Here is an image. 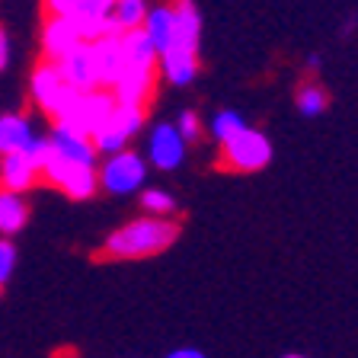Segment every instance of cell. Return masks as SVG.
<instances>
[{
    "label": "cell",
    "mask_w": 358,
    "mask_h": 358,
    "mask_svg": "<svg viewBox=\"0 0 358 358\" xmlns=\"http://www.w3.org/2000/svg\"><path fill=\"white\" fill-rule=\"evenodd\" d=\"M173 38L166 52L157 55L160 71L170 83L186 87L199 74V42H201V16L192 0H173Z\"/></svg>",
    "instance_id": "cell-1"
},
{
    "label": "cell",
    "mask_w": 358,
    "mask_h": 358,
    "mask_svg": "<svg viewBox=\"0 0 358 358\" xmlns=\"http://www.w3.org/2000/svg\"><path fill=\"white\" fill-rule=\"evenodd\" d=\"M176 237H179V224L173 217L144 215L122 224L115 234H109L103 253L112 256V259H144V256L164 253L166 246L176 243Z\"/></svg>",
    "instance_id": "cell-2"
},
{
    "label": "cell",
    "mask_w": 358,
    "mask_h": 358,
    "mask_svg": "<svg viewBox=\"0 0 358 358\" xmlns=\"http://www.w3.org/2000/svg\"><path fill=\"white\" fill-rule=\"evenodd\" d=\"M221 154H224V164L231 166V170L256 173V170H262V166H268V160H272V144H268V138L259 128L243 125L240 131H234L227 141H221Z\"/></svg>",
    "instance_id": "cell-3"
},
{
    "label": "cell",
    "mask_w": 358,
    "mask_h": 358,
    "mask_svg": "<svg viewBox=\"0 0 358 358\" xmlns=\"http://www.w3.org/2000/svg\"><path fill=\"white\" fill-rule=\"evenodd\" d=\"M32 96H36V103L42 106L55 122H61V119H67V112L74 109L80 93H77L74 87H67L58 64L48 61V64H42L36 74H32Z\"/></svg>",
    "instance_id": "cell-4"
},
{
    "label": "cell",
    "mask_w": 358,
    "mask_h": 358,
    "mask_svg": "<svg viewBox=\"0 0 358 358\" xmlns=\"http://www.w3.org/2000/svg\"><path fill=\"white\" fill-rule=\"evenodd\" d=\"M99 186L112 195H131L134 189H141V182L148 179V160L138 157L134 150H115L109 154L103 166L96 170Z\"/></svg>",
    "instance_id": "cell-5"
},
{
    "label": "cell",
    "mask_w": 358,
    "mask_h": 358,
    "mask_svg": "<svg viewBox=\"0 0 358 358\" xmlns=\"http://www.w3.org/2000/svg\"><path fill=\"white\" fill-rule=\"evenodd\" d=\"M141 125H144V106L115 103L112 106V115L106 119V125L93 134L96 154H115V150H125V144L141 131Z\"/></svg>",
    "instance_id": "cell-6"
},
{
    "label": "cell",
    "mask_w": 358,
    "mask_h": 358,
    "mask_svg": "<svg viewBox=\"0 0 358 358\" xmlns=\"http://www.w3.org/2000/svg\"><path fill=\"white\" fill-rule=\"evenodd\" d=\"M42 173L71 199H90L99 189V176L93 164H71V160L52 157V164L45 166Z\"/></svg>",
    "instance_id": "cell-7"
},
{
    "label": "cell",
    "mask_w": 358,
    "mask_h": 358,
    "mask_svg": "<svg viewBox=\"0 0 358 358\" xmlns=\"http://www.w3.org/2000/svg\"><path fill=\"white\" fill-rule=\"evenodd\" d=\"M112 106H115V96H112V93L87 90V93L77 96L74 109L67 112V119H61V122H67V125H74L77 131H83V134L93 138V134L106 125V119L112 115Z\"/></svg>",
    "instance_id": "cell-8"
},
{
    "label": "cell",
    "mask_w": 358,
    "mask_h": 358,
    "mask_svg": "<svg viewBox=\"0 0 358 358\" xmlns=\"http://www.w3.org/2000/svg\"><path fill=\"white\" fill-rule=\"evenodd\" d=\"M55 64H58L64 83L67 87H74L77 93H87V90L99 87L96 61H93V48H90V42H80L74 52H67L64 58H58Z\"/></svg>",
    "instance_id": "cell-9"
},
{
    "label": "cell",
    "mask_w": 358,
    "mask_h": 358,
    "mask_svg": "<svg viewBox=\"0 0 358 358\" xmlns=\"http://www.w3.org/2000/svg\"><path fill=\"white\" fill-rule=\"evenodd\" d=\"M148 157L157 170H176L186 160V138L179 134L176 125H157L150 131Z\"/></svg>",
    "instance_id": "cell-10"
},
{
    "label": "cell",
    "mask_w": 358,
    "mask_h": 358,
    "mask_svg": "<svg viewBox=\"0 0 358 358\" xmlns=\"http://www.w3.org/2000/svg\"><path fill=\"white\" fill-rule=\"evenodd\" d=\"M48 141H52V148H55V157H61V160H71V164H93V160H96V144H93V138L77 131V128L67 125V122H55Z\"/></svg>",
    "instance_id": "cell-11"
},
{
    "label": "cell",
    "mask_w": 358,
    "mask_h": 358,
    "mask_svg": "<svg viewBox=\"0 0 358 358\" xmlns=\"http://www.w3.org/2000/svg\"><path fill=\"white\" fill-rule=\"evenodd\" d=\"M154 80H157V67H125L109 90L115 103L144 106L150 99V93H154Z\"/></svg>",
    "instance_id": "cell-12"
},
{
    "label": "cell",
    "mask_w": 358,
    "mask_h": 358,
    "mask_svg": "<svg viewBox=\"0 0 358 358\" xmlns=\"http://www.w3.org/2000/svg\"><path fill=\"white\" fill-rule=\"evenodd\" d=\"M112 7H115V0H80L74 20H77V29H80L83 42H93L99 36H122L115 29V22L109 20Z\"/></svg>",
    "instance_id": "cell-13"
},
{
    "label": "cell",
    "mask_w": 358,
    "mask_h": 358,
    "mask_svg": "<svg viewBox=\"0 0 358 358\" xmlns=\"http://www.w3.org/2000/svg\"><path fill=\"white\" fill-rule=\"evenodd\" d=\"M80 42H83V36H80V29H77L74 16H52V20L45 22L42 48H45V55H48V61L64 58V55L74 52Z\"/></svg>",
    "instance_id": "cell-14"
},
{
    "label": "cell",
    "mask_w": 358,
    "mask_h": 358,
    "mask_svg": "<svg viewBox=\"0 0 358 358\" xmlns=\"http://www.w3.org/2000/svg\"><path fill=\"white\" fill-rule=\"evenodd\" d=\"M93 61H96L99 87H112L125 71V55H122V36H99L90 42Z\"/></svg>",
    "instance_id": "cell-15"
},
{
    "label": "cell",
    "mask_w": 358,
    "mask_h": 358,
    "mask_svg": "<svg viewBox=\"0 0 358 358\" xmlns=\"http://www.w3.org/2000/svg\"><path fill=\"white\" fill-rule=\"evenodd\" d=\"M0 182H3L7 192H26L36 182V170H32V164L26 160L22 150L3 154V160H0Z\"/></svg>",
    "instance_id": "cell-16"
},
{
    "label": "cell",
    "mask_w": 358,
    "mask_h": 358,
    "mask_svg": "<svg viewBox=\"0 0 358 358\" xmlns=\"http://www.w3.org/2000/svg\"><path fill=\"white\" fill-rule=\"evenodd\" d=\"M122 55H125V67H157V52L141 26L122 32Z\"/></svg>",
    "instance_id": "cell-17"
},
{
    "label": "cell",
    "mask_w": 358,
    "mask_h": 358,
    "mask_svg": "<svg viewBox=\"0 0 358 358\" xmlns=\"http://www.w3.org/2000/svg\"><path fill=\"white\" fill-rule=\"evenodd\" d=\"M141 29L148 32L150 45H154V52H166V45L173 38V7L170 3H160V7H150L148 16H144Z\"/></svg>",
    "instance_id": "cell-18"
},
{
    "label": "cell",
    "mask_w": 358,
    "mask_h": 358,
    "mask_svg": "<svg viewBox=\"0 0 358 358\" xmlns=\"http://www.w3.org/2000/svg\"><path fill=\"white\" fill-rule=\"evenodd\" d=\"M32 125L22 115H0V154H16L32 144Z\"/></svg>",
    "instance_id": "cell-19"
},
{
    "label": "cell",
    "mask_w": 358,
    "mask_h": 358,
    "mask_svg": "<svg viewBox=\"0 0 358 358\" xmlns=\"http://www.w3.org/2000/svg\"><path fill=\"white\" fill-rule=\"evenodd\" d=\"M29 217L26 201L20 199V192H0V234H16L22 231V224Z\"/></svg>",
    "instance_id": "cell-20"
},
{
    "label": "cell",
    "mask_w": 358,
    "mask_h": 358,
    "mask_svg": "<svg viewBox=\"0 0 358 358\" xmlns=\"http://www.w3.org/2000/svg\"><path fill=\"white\" fill-rule=\"evenodd\" d=\"M148 0H115V7H112V16L109 20L115 22V29L119 32H128V29H138L148 16Z\"/></svg>",
    "instance_id": "cell-21"
},
{
    "label": "cell",
    "mask_w": 358,
    "mask_h": 358,
    "mask_svg": "<svg viewBox=\"0 0 358 358\" xmlns=\"http://www.w3.org/2000/svg\"><path fill=\"white\" fill-rule=\"evenodd\" d=\"M327 106H329V96H327V90H323L320 83L307 80L304 87L298 90V109H301V115L313 119V115H320V112H327Z\"/></svg>",
    "instance_id": "cell-22"
},
{
    "label": "cell",
    "mask_w": 358,
    "mask_h": 358,
    "mask_svg": "<svg viewBox=\"0 0 358 358\" xmlns=\"http://www.w3.org/2000/svg\"><path fill=\"white\" fill-rule=\"evenodd\" d=\"M141 208L148 211V215H157V217H173L179 205L170 192H164V189H144L141 192Z\"/></svg>",
    "instance_id": "cell-23"
},
{
    "label": "cell",
    "mask_w": 358,
    "mask_h": 358,
    "mask_svg": "<svg viewBox=\"0 0 358 358\" xmlns=\"http://www.w3.org/2000/svg\"><path fill=\"white\" fill-rule=\"evenodd\" d=\"M246 122H243V115H240V112H234V109H221L215 115V119H211V138H215L217 144L221 141H227V138H231L234 131H240V128H243Z\"/></svg>",
    "instance_id": "cell-24"
},
{
    "label": "cell",
    "mask_w": 358,
    "mask_h": 358,
    "mask_svg": "<svg viewBox=\"0 0 358 358\" xmlns=\"http://www.w3.org/2000/svg\"><path fill=\"white\" fill-rule=\"evenodd\" d=\"M22 154H26V160H29L32 164V170L36 173H42L45 166L52 164V157H55V148H52V141H48V138H32V144L26 150H22Z\"/></svg>",
    "instance_id": "cell-25"
},
{
    "label": "cell",
    "mask_w": 358,
    "mask_h": 358,
    "mask_svg": "<svg viewBox=\"0 0 358 358\" xmlns=\"http://www.w3.org/2000/svg\"><path fill=\"white\" fill-rule=\"evenodd\" d=\"M176 128H179V134L186 138V144H192V141L201 138V119L195 115V112H182L179 122H176Z\"/></svg>",
    "instance_id": "cell-26"
},
{
    "label": "cell",
    "mask_w": 358,
    "mask_h": 358,
    "mask_svg": "<svg viewBox=\"0 0 358 358\" xmlns=\"http://www.w3.org/2000/svg\"><path fill=\"white\" fill-rule=\"evenodd\" d=\"M13 266H16V250L10 240H0V288L7 285V278L13 275Z\"/></svg>",
    "instance_id": "cell-27"
},
{
    "label": "cell",
    "mask_w": 358,
    "mask_h": 358,
    "mask_svg": "<svg viewBox=\"0 0 358 358\" xmlns=\"http://www.w3.org/2000/svg\"><path fill=\"white\" fill-rule=\"evenodd\" d=\"M45 7H48L52 16H74L80 0H45Z\"/></svg>",
    "instance_id": "cell-28"
},
{
    "label": "cell",
    "mask_w": 358,
    "mask_h": 358,
    "mask_svg": "<svg viewBox=\"0 0 358 358\" xmlns=\"http://www.w3.org/2000/svg\"><path fill=\"white\" fill-rule=\"evenodd\" d=\"M7 61H10V38H7V32L0 29V71L7 67Z\"/></svg>",
    "instance_id": "cell-29"
},
{
    "label": "cell",
    "mask_w": 358,
    "mask_h": 358,
    "mask_svg": "<svg viewBox=\"0 0 358 358\" xmlns=\"http://www.w3.org/2000/svg\"><path fill=\"white\" fill-rule=\"evenodd\" d=\"M166 358H205V352H199V349H176V352H170Z\"/></svg>",
    "instance_id": "cell-30"
},
{
    "label": "cell",
    "mask_w": 358,
    "mask_h": 358,
    "mask_svg": "<svg viewBox=\"0 0 358 358\" xmlns=\"http://www.w3.org/2000/svg\"><path fill=\"white\" fill-rule=\"evenodd\" d=\"M317 67H320V58H317V55H310V58H307V71H317Z\"/></svg>",
    "instance_id": "cell-31"
},
{
    "label": "cell",
    "mask_w": 358,
    "mask_h": 358,
    "mask_svg": "<svg viewBox=\"0 0 358 358\" xmlns=\"http://www.w3.org/2000/svg\"><path fill=\"white\" fill-rule=\"evenodd\" d=\"M282 358H307V355H282Z\"/></svg>",
    "instance_id": "cell-32"
}]
</instances>
